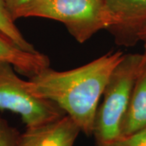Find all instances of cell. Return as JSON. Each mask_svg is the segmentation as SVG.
Wrapping results in <instances>:
<instances>
[{
  "instance_id": "6da1fadb",
  "label": "cell",
  "mask_w": 146,
  "mask_h": 146,
  "mask_svg": "<svg viewBox=\"0 0 146 146\" xmlns=\"http://www.w3.org/2000/svg\"><path fill=\"white\" fill-rule=\"evenodd\" d=\"M125 54L109 52L72 70L43 69L26 80L33 95L58 105L86 135H93L98 102L110 76Z\"/></svg>"
},
{
  "instance_id": "7a4b0ae2",
  "label": "cell",
  "mask_w": 146,
  "mask_h": 146,
  "mask_svg": "<svg viewBox=\"0 0 146 146\" xmlns=\"http://www.w3.org/2000/svg\"><path fill=\"white\" fill-rule=\"evenodd\" d=\"M12 16L15 21L22 17H40L61 22L80 43L110 27L106 0H35Z\"/></svg>"
},
{
  "instance_id": "3957f363",
  "label": "cell",
  "mask_w": 146,
  "mask_h": 146,
  "mask_svg": "<svg viewBox=\"0 0 146 146\" xmlns=\"http://www.w3.org/2000/svg\"><path fill=\"white\" fill-rule=\"evenodd\" d=\"M143 59L144 54H125L111 73L96 116L94 135L98 145H107L120 136L121 123Z\"/></svg>"
},
{
  "instance_id": "277c9868",
  "label": "cell",
  "mask_w": 146,
  "mask_h": 146,
  "mask_svg": "<svg viewBox=\"0 0 146 146\" xmlns=\"http://www.w3.org/2000/svg\"><path fill=\"white\" fill-rule=\"evenodd\" d=\"M0 110L21 115L27 128L46 124L66 115L54 102L32 94L26 80L19 77L14 67L7 63H0Z\"/></svg>"
},
{
  "instance_id": "5b68a950",
  "label": "cell",
  "mask_w": 146,
  "mask_h": 146,
  "mask_svg": "<svg viewBox=\"0 0 146 146\" xmlns=\"http://www.w3.org/2000/svg\"><path fill=\"white\" fill-rule=\"evenodd\" d=\"M109 30L119 45L136 43L146 27V0H106Z\"/></svg>"
},
{
  "instance_id": "8992f818",
  "label": "cell",
  "mask_w": 146,
  "mask_h": 146,
  "mask_svg": "<svg viewBox=\"0 0 146 146\" xmlns=\"http://www.w3.org/2000/svg\"><path fill=\"white\" fill-rule=\"evenodd\" d=\"M81 131L65 115L46 124L29 127L19 136L17 146H73Z\"/></svg>"
},
{
  "instance_id": "52a82bcc",
  "label": "cell",
  "mask_w": 146,
  "mask_h": 146,
  "mask_svg": "<svg viewBox=\"0 0 146 146\" xmlns=\"http://www.w3.org/2000/svg\"><path fill=\"white\" fill-rule=\"evenodd\" d=\"M146 127V51L131 94L129 104L120 126V136Z\"/></svg>"
},
{
  "instance_id": "ba28073f",
  "label": "cell",
  "mask_w": 146,
  "mask_h": 146,
  "mask_svg": "<svg viewBox=\"0 0 146 146\" xmlns=\"http://www.w3.org/2000/svg\"><path fill=\"white\" fill-rule=\"evenodd\" d=\"M0 63H10L30 78L49 68L50 62L44 54L25 51L0 33Z\"/></svg>"
},
{
  "instance_id": "9c48e42d",
  "label": "cell",
  "mask_w": 146,
  "mask_h": 146,
  "mask_svg": "<svg viewBox=\"0 0 146 146\" xmlns=\"http://www.w3.org/2000/svg\"><path fill=\"white\" fill-rule=\"evenodd\" d=\"M0 33L25 51L38 52L35 47L25 38L15 25V20L8 10L4 0H0Z\"/></svg>"
},
{
  "instance_id": "30bf717a",
  "label": "cell",
  "mask_w": 146,
  "mask_h": 146,
  "mask_svg": "<svg viewBox=\"0 0 146 146\" xmlns=\"http://www.w3.org/2000/svg\"><path fill=\"white\" fill-rule=\"evenodd\" d=\"M106 146H146V127L128 136H122Z\"/></svg>"
},
{
  "instance_id": "8fae6325",
  "label": "cell",
  "mask_w": 146,
  "mask_h": 146,
  "mask_svg": "<svg viewBox=\"0 0 146 146\" xmlns=\"http://www.w3.org/2000/svg\"><path fill=\"white\" fill-rule=\"evenodd\" d=\"M20 134L0 117V146H17Z\"/></svg>"
},
{
  "instance_id": "7c38bea8",
  "label": "cell",
  "mask_w": 146,
  "mask_h": 146,
  "mask_svg": "<svg viewBox=\"0 0 146 146\" xmlns=\"http://www.w3.org/2000/svg\"><path fill=\"white\" fill-rule=\"evenodd\" d=\"M33 1H35V0H4L6 5L7 7L8 10L10 11L12 16L16 11L19 10L22 7L27 5Z\"/></svg>"
},
{
  "instance_id": "4fadbf2b",
  "label": "cell",
  "mask_w": 146,
  "mask_h": 146,
  "mask_svg": "<svg viewBox=\"0 0 146 146\" xmlns=\"http://www.w3.org/2000/svg\"><path fill=\"white\" fill-rule=\"evenodd\" d=\"M145 36H146V27L142 30V31L139 33V35H138V39L139 40H141L143 37H145Z\"/></svg>"
},
{
  "instance_id": "5bb4252c",
  "label": "cell",
  "mask_w": 146,
  "mask_h": 146,
  "mask_svg": "<svg viewBox=\"0 0 146 146\" xmlns=\"http://www.w3.org/2000/svg\"><path fill=\"white\" fill-rule=\"evenodd\" d=\"M141 41L144 42V44H145V51H146V36L143 37V38L141 39Z\"/></svg>"
},
{
  "instance_id": "9a60e30c",
  "label": "cell",
  "mask_w": 146,
  "mask_h": 146,
  "mask_svg": "<svg viewBox=\"0 0 146 146\" xmlns=\"http://www.w3.org/2000/svg\"><path fill=\"white\" fill-rule=\"evenodd\" d=\"M98 145V144H97ZM98 146H106V145H98Z\"/></svg>"
}]
</instances>
